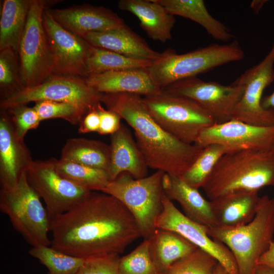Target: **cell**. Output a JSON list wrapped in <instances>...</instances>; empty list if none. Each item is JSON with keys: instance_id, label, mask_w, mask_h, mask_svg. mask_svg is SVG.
Wrapping results in <instances>:
<instances>
[{"instance_id": "cell-1", "label": "cell", "mask_w": 274, "mask_h": 274, "mask_svg": "<svg viewBox=\"0 0 274 274\" xmlns=\"http://www.w3.org/2000/svg\"><path fill=\"white\" fill-rule=\"evenodd\" d=\"M51 247L86 259L122 253L140 237L137 223L118 199L91 191L66 212L50 219Z\"/></svg>"}, {"instance_id": "cell-2", "label": "cell", "mask_w": 274, "mask_h": 274, "mask_svg": "<svg viewBox=\"0 0 274 274\" xmlns=\"http://www.w3.org/2000/svg\"><path fill=\"white\" fill-rule=\"evenodd\" d=\"M101 102L132 128L148 167L180 177L203 149L181 142L162 128L152 117L140 95L103 94Z\"/></svg>"}, {"instance_id": "cell-3", "label": "cell", "mask_w": 274, "mask_h": 274, "mask_svg": "<svg viewBox=\"0 0 274 274\" xmlns=\"http://www.w3.org/2000/svg\"><path fill=\"white\" fill-rule=\"evenodd\" d=\"M274 187V151H230L218 160L202 188L210 200L238 191Z\"/></svg>"}, {"instance_id": "cell-4", "label": "cell", "mask_w": 274, "mask_h": 274, "mask_svg": "<svg viewBox=\"0 0 274 274\" xmlns=\"http://www.w3.org/2000/svg\"><path fill=\"white\" fill-rule=\"evenodd\" d=\"M208 233L229 249L238 274H256L260 258L273 241L274 197H260L255 216L249 223L236 227L216 226L208 228Z\"/></svg>"}, {"instance_id": "cell-5", "label": "cell", "mask_w": 274, "mask_h": 274, "mask_svg": "<svg viewBox=\"0 0 274 274\" xmlns=\"http://www.w3.org/2000/svg\"><path fill=\"white\" fill-rule=\"evenodd\" d=\"M245 52L235 39L225 44H213L184 54L172 49L146 69L161 89L179 80L196 77L215 67L242 60Z\"/></svg>"}, {"instance_id": "cell-6", "label": "cell", "mask_w": 274, "mask_h": 274, "mask_svg": "<svg viewBox=\"0 0 274 274\" xmlns=\"http://www.w3.org/2000/svg\"><path fill=\"white\" fill-rule=\"evenodd\" d=\"M156 170L150 176L135 179L127 173L109 183L102 192L121 201L134 218L144 239H149L155 229L157 219L163 209V176Z\"/></svg>"}, {"instance_id": "cell-7", "label": "cell", "mask_w": 274, "mask_h": 274, "mask_svg": "<svg viewBox=\"0 0 274 274\" xmlns=\"http://www.w3.org/2000/svg\"><path fill=\"white\" fill-rule=\"evenodd\" d=\"M142 98L157 123L183 143L194 144L202 130L216 123L202 106L190 98L163 90Z\"/></svg>"}, {"instance_id": "cell-8", "label": "cell", "mask_w": 274, "mask_h": 274, "mask_svg": "<svg viewBox=\"0 0 274 274\" xmlns=\"http://www.w3.org/2000/svg\"><path fill=\"white\" fill-rule=\"evenodd\" d=\"M40 198L29 184L25 172L14 187L0 190L1 211L32 247L51 245L48 236L50 218Z\"/></svg>"}, {"instance_id": "cell-9", "label": "cell", "mask_w": 274, "mask_h": 274, "mask_svg": "<svg viewBox=\"0 0 274 274\" xmlns=\"http://www.w3.org/2000/svg\"><path fill=\"white\" fill-rule=\"evenodd\" d=\"M48 2L31 0L18 54L25 87L44 82L53 73L51 48L43 24Z\"/></svg>"}, {"instance_id": "cell-10", "label": "cell", "mask_w": 274, "mask_h": 274, "mask_svg": "<svg viewBox=\"0 0 274 274\" xmlns=\"http://www.w3.org/2000/svg\"><path fill=\"white\" fill-rule=\"evenodd\" d=\"M103 94L90 87L83 78L52 74L44 82L26 87L11 97L1 100L2 110L32 101L51 100L76 105L89 111L101 102Z\"/></svg>"}, {"instance_id": "cell-11", "label": "cell", "mask_w": 274, "mask_h": 274, "mask_svg": "<svg viewBox=\"0 0 274 274\" xmlns=\"http://www.w3.org/2000/svg\"><path fill=\"white\" fill-rule=\"evenodd\" d=\"M55 161L54 158L33 160L25 172L29 184L44 200L50 219L66 212L91 192L59 175Z\"/></svg>"}, {"instance_id": "cell-12", "label": "cell", "mask_w": 274, "mask_h": 274, "mask_svg": "<svg viewBox=\"0 0 274 274\" xmlns=\"http://www.w3.org/2000/svg\"><path fill=\"white\" fill-rule=\"evenodd\" d=\"M162 90L196 101L211 115L216 123L220 124L232 119L234 109L243 96L244 86L239 77L231 84L224 85L193 77L179 80Z\"/></svg>"}, {"instance_id": "cell-13", "label": "cell", "mask_w": 274, "mask_h": 274, "mask_svg": "<svg viewBox=\"0 0 274 274\" xmlns=\"http://www.w3.org/2000/svg\"><path fill=\"white\" fill-rule=\"evenodd\" d=\"M274 43L265 57L239 77L243 83V96L234 109L232 118L257 126L274 125V110L261 105L264 89L274 81Z\"/></svg>"}, {"instance_id": "cell-14", "label": "cell", "mask_w": 274, "mask_h": 274, "mask_svg": "<svg viewBox=\"0 0 274 274\" xmlns=\"http://www.w3.org/2000/svg\"><path fill=\"white\" fill-rule=\"evenodd\" d=\"M47 9L43 14V24L52 54L53 74L86 78L87 60L92 46L63 27Z\"/></svg>"}, {"instance_id": "cell-15", "label": "cell", "mask_w": 274, "mask_h": 274, "mask_svg": "<svg viewBox=\"0 0 274 274\" xmlns=\"http://www.w3.org/2000/svg\"><path fill=\"white\" fill-rule=\"evenodd\" d=\"M162 204V211L156 222V228L178 233L196 247L212 255L231 274H238L232 254L225 245L209 235L208 228L192 221L181 213L164 192Z\"/></svg>"}, {"instance_id": "cell-16", "label": "cell", "mask_w": 274, "mask_h": 274, "mask_svg": "<svg viewBox=\"0 0 274 274\" xmlns=\"http://www.w3.org/2000/svg\"><path fill=\"white\" fill-rule=\"evenodd\" d=\"M218 144L229 152L245 149L272 150L274 125L257 126L232 119L201 131L194 145L201 148Z\"/></svg>"}, {"instance_id": "cell-17", "label": "cell", "mask_w": 274, "mask_h": 274, "mask_svg": "<svg viewBox=\"0 0 274 274\" xmlns=\"http://www.w3.org/2000/svg\"><path fill=\"white\" fill-rule=\"evenodd\" d=\"M47 10L63 27L81 38L89 32H105L126 24L117 14L101 6L85 4Z\"/></svg>"}, {"instance_id": "cell-18", "label": "cell", "mask_w": 274, "mask_h": 274, "mask_svg": "<svg viewBox=\"0 0 274 274\" xmlns=\"http://www.w3.org/2000/svg\"><path fill=\"white\" fill-rule=\"evenodd\" d=\"M33 161L24 141L16 134L8 112L0 114V184L1 189L14 187L21 175Z\"/></svg>"}, {"instance_id": "cell-19", "label": "cell", "mask_w": 274, "mask_h": 274, "mask_svg": "<svg viewBox=\"0 0 274 274\" xmlns=\"http://www.w3.org/2000/svg\"><path fill=\"white\" fill-rule=\"evenodd\" d=\"M82 38L93 47L137 60L155 61L166 53V50L160 53L151 49L143 38L126 24L105 32H89Z\"/></svg>"}, {"instance_id": "cell-20", "label": "cell", "mask_w": 274, "mask_h": 274, "mask_svg": "<svg viewBox=\"0 0 274 274\" xmlns=\"http://www.w3.org/2000/svg\"><path fill=\"white\" fill-rule=\"evenodd\" d=\"M85 79L90 87L102 94L129 93L146 96L162 90L146 68L110 71L90 75Z\"/></svg>"}, {"instance_id": "cell-21", "label": "cell", "mask_w": 274, "mask_h": 274, "mask_svg": "<svg viewBox=\"0 0 274 274\" xmlns=\"http://www.w3.org/2000/svg\"><path fill=\"white\" fill-rule=\"evenodd\" d=\"M111 160L108 172L110 182L123 173L135 179L147 176L148 166L129 130L123 124L111 135Z\"/></svg>"}, {"instance_id": "cell-22", "label": "cell", "mask_w": 274, "mask_h": 274, "mask_svg": "<svg viewBox=\"0 0 274 274\" xmlns=\"http://www.w3.org/2000/svg\"><path fill=\"white\" fill-rule=\"evenodd\" d=\"M258 191L232 192L210 200L217 226L236 227L251 222L257 211Z\"/></svg>"}, {"instance_id": "cell-23", "label": "cell", "mask_w": 274, "mask_h": 274, "mask_svg": "<svg viewBox=\"0 0 274 274\" xmlns=\"http://www.w3.org/2000/svg\"><path fill=\"white\" fill-rule=\"evenodd\" d=\"M162 185L166 195L171 200L177 201L190 219L208 228L217 226L210 200L206 199L198 189L189 186L179 177L166 173L163 176Z\"/></svg>"}, {"instance_id": "cell-24", "label": "cell", "mask_w": 274, "mask_h": 274, "mask_svg": "<svg viewBox=\"0 0 274 274\" xmlns=\"http://www.w3.org/2000/svg\"><path fill=\"white\" fill-rule=\"evenodd\" d=\"M118 8L134 15L151 39L162 43L172 39L176 20L156 0H120Z\"/></svg>"}, {"instance_id": "cell-25", "label": "cell", "mask_w": 274, "mask_h": 274, "mask_svg": "<svg viewBox=\"0 0 274 274\" xmlns=\"http://www.w3.org/2000/svg\"><path fill=\"white\" fill-rule=\"evenodd\" d=\"M173 16H181L201 26L215 40L230 42L235 39L230 29L209 12L202 0H156Z\"/></svg>"}, {"instance_id": "cell-26", "label": "cell", "mask_w": 274, "mask_h": 274, "mask_svg": "<svg viewBox=\"0 0 274 274\" xmlns=\"http://www.w3.org/2000/svg\"><path fill=\"white\" fill-rule=\"evenodd\" d=\"M147 240L151 258L161 274L197 248L178 233L162 228H156Z\"/></svg>"}, {"instance_id": "cell-27", "label": "cell", "mask_w": 274, "mask_h": 274, "mask_svg": "<svg viewBox=\"0 0 274 274\" xmlns=\"http://www.w3.org/2000/svg\"><path fill=\"white\" fill-rule=\"evenodd\" d=\"M31 0H5L0 18V50L12 49L18 53Z\"/></svg>"}, {"instance_id": "cell-28", "label": "cell", "mask_w": 274, "mask_h": 274, "mask_svg": "<svg viewBox=\"0 0 274 274\" xmlns=\"http://www.w3.org/2000/svg\"><path fill=\"white\" fill-rule=\"evenodd\" d=\"M60 158L108 173L111 160L110 147L98 140L71 138L62 148Z\"/></svg>"}, {"instance_id": "cell-29", "label": "cell", "mask_w": 274, "mask_h": 274, "mask_svg": "<svg viewBox=\"0 0 274 274\" xmlns=\"http://www.w3.org/2000/svg\"><path fill=\"white\" fill-rule=\"evenodd\" d=\"M55 168L61 177L90 191L102 192L110 182L105 170L61 158L56 159Z\"/></svg>"}, {"instance_id": "cell-30", "label": "cell", "mask_w": 274, "mask_h": 274, "mask_svg": "<svg viewBox=\"0 0 274 274\" xmlns=\"http://www.w3.org/2000/svg\"><path fill=\"white\" fill-rule=\"evenodd\" d=\"M154 61L130 58L117 53L92 46L86 63L88 77L110 71L144 68Z\"/></svg>"}, {"instance_id": "cell-31", "label": "cell", "mask_w": 274, "mask_h": 274, "mask_svg": "<svg viewBox=\"0 0 274 274\" xmlns=\"http://www.w3.org/2000/svg\"><path fill=\"white\" fill-rule=\"evenodd\" d=\"M228 150L218 144H211L203 148L188 169L180 178L189 186L199 189L220 158Z\"/></svg>"}, {"instance_id": "cell-32", "label": "cell", "mask_w": 274, "mask_h": 274, "mask_svg": "<svg viewBox=\"0 0 274 274\" xmlns=\"http://www.w3.org/2000/svg\"><path fill=\"white\" fill-rule=\"evenodd\" d=\"M28 253L46 267L48 274H76L84 260L47 246L32 247Z\"/></svg>"}, {"instance_id": "cell-33", "label": "cell", "mask_w": 274, "mask_h": 274, "mask_svg": "<svg viewBox=\"0 0 274 274\" xmlns=\"http://www.w3.org/2000/svg\"><path fill=\"white\" fill-rule=\"evenodd\" d=\"M25 88L18 53L12 49L0 50L1 100L9 98Z\"/></svg>"}, {"instance_id": "cell-34", "label": "cell", "mask_w": 274, "mask_h": 274, "mask_svg": "<svg viewBox=\"0 0 274 274\" xmlns=\"http://www.w3.org/2000/svg\"><path fill=\"white\" fill-rule=\"evenodd\" d=\"M218 263L212 255L197 247L174 262L165 274H213Z\"/></svg>"}, {"instance_id": "cell-35", "label": "cell", "mask_w": 274, "mask_h": 274, "mask_svg": "<svg viewBox=\"0 0 274 274\" xmlns=\"http://www.w3.org/2000/svg\"><path fill=\"white\" fill-rule=\"evenodd\" d=\"M42 121L53 118L64 119L72 125H79L89 112L72 103L51 100L35 102L33 107Z\"/></svg>"}, {"instance_id": "cell-36", "label": "cell", "mask_w": 274, "mask_h": 274, "mask_svg": "<svg viewBox=\"0 0 274 274\" xmlns=\"http://www.w3.org/2000/svg\"><path fill=\"white\" fill-rule=\"evenodd\" d=\"M119 274H161L151 258L147 239L128 254L120 257Z\"/></svg>"}, {"instance_id": "cell-37", "label": "cell", "mask_w": 274, "mask_h": 274, "mask_svg": "<svg viewBox=\"0 0 274 274\" xmlns=\"http://www.w3.org/2000/svg\"><path fill=\"white\" fill-rule=\"evenodd\" d=\"M5 110L10 115L15 134L20 140L24 141L27 132L37 128L41 122L35 109L26 105L14 106Z\"/></svg>"}, {"instance_id": "cell-38", "label": "cell", "mask_w": 274, "mask_h": 274, "mask_svg": "<svg viewBox=\"0 0 274 274\" xmlns=\"http://www.w3.org/2000/svg\"><path fill=\"white\" fill-rule=\"evenodd\" d=\"M120 259V256L117 255L84 259L76 274H119Z\"/></svg>"}, {"instance_id": "cell-39", "label": "cell", "mask_w": 274, "mask_h": 274, "mask_svg": "<svg viewBox=\"0 0 274 274\" xmlns=\"http://www.w3.org/2000/svg\"><path fill=\"white\" fill-rule=\"evenodd\" d=\"M96 109L100 118V126L97 133L101 135H111L116 132L121 125L120 116L112 110L105 109L101 103L97 105Z\"/></svg>"}, {"instance_id": "cell-40", "label": "cell", "mask_w": 274, "mask_h": 274, "mask_svg": "<svg viewBox=\"0 0 274 274\" xmlns=\"http://www.w3.org/2000/svg\"><path fill=\"white\" fill-rule=\"evenodd\" d=\"M96 108L90 110L83 117L79 124V133L98 132L100 126V118Z\"/></svg>"}, {"instance_id": "cell-41", "label": "cell", "mask_w": 274, "mask_h": 274, "mask_svg": "<svg viewBox=\"0 0 274 274\" xmlns=\"http://www.w3.org/2000/svg\"><path fill=\"white\" fill-rule=\"evenodd\" d=\"M259 264L263 265L274 270V241L267 251L261 257Z\"/></svg>"}, {"instance_id": "cell-42", "label": "cell", "mask_w": 274, "mask_h": 274, "mask_svg": "<svg viewBox=\"0 0 274 274\" xmlns=\"http://www.w3.org/2000/svg\"><path fill=\"white\" fill-rule=\"evenodd\" d=\"M261 105L265 109L274 110V91L270 94L262 97Z\"/></svg>"}, {"instance_id": "cell-43", "label": "cell", "mask_w": 274, "mask_h": 274, "mask_svg": "<svg viewBox=\"0 0 274 274\" xmlns=\"http://www.w3.org/2000/svg\"><path fill=\"white\" fill-rule=\"evenodd\" d=\"M267 2V0H253L250 4V7L254 13H258Z\"/></svg>"}, {"instance_id": "cell-44", "label": "cell", "mask_w": 274, "mask_h": 274, "mask_svg": "<svg viewBox=\"0 0 274 274\" xmlns=\"http://www.w3.org/2000/svg\"><path fill=\"white\" fill-rule=\"evenodd\" d=\"M256 274H274V270L265 265L259 264Z\"/></svg>"}, {"instance_id": "cell-45", "label": "cell", "mask_w": 274, "mask_h": 274, "mask_svg": "<svg viewBox=\"0 0 274 274\" xmlns=\"http://www.w3.org/2000/svg\"><path fill=\"white\" fill-rule=\"evenodd\" d=\"M213 274H231L221 264L218 263Z\"/></svg>"}, {"instance_id": "cell-46", "label": "cell", "mask_w": 274, "mask_h": 274, "mask_svg": "<svg viewBox=\"0 0 274 274\" xmlns=\"http://www.w3.org/2000/svg\"><path fill=\"white\" fill-rule=\"evenodd\" d=\"M272 150H273L274 151V145H273V147Z\"/></svg>"}]
</instances>
